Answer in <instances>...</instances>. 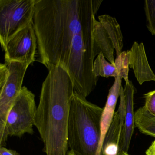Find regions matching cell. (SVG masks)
<instances>
[{
	"label": "cell",
	"instance_id": "1",
	"mask_svg": "<svg viewBox=\"0 0 155 155\" xmlns=\"http://www.w3.org/2000/svg\"><path fill=\"white\" fill-rule=\"evenodd\" d=\"M102 0H36L33 24L36 61L48 70L62 67L74 91L87 98L95 89L94 25Z\"/></svg>",
	"mask_w": 155,
	"mask_h": 155
},
{
	"label": "cell",
	"instance_id": "2",
	"mask_svg": "<svg viewBox=\"0 0 155 155\" xmlns=\"http://www.w3.org/2000/svg\"><path fill=\"white\" fill-rule=\"evenodd\" d=\"M48 71L41 86L35 127L46 155H67L68 121L74 86L62 67H53Z\"/></svg>",
	"mask_w": 155,
	"mask_h": 155
},
{
	"label": "cell",
	"instance_id": "3",
	"mask_svg": "<svg viewBox=\"0 0 155 155\" xmlns=\"http://www.w3.org/2000/svg\"><path fill=\"white\" fill-rule=\"evenodd\" d=\"M103 108L74 92L68 125V148L76 155H97Z\"/></svg>",
	"mask_w": 155,
	"mask_h": 155
},
{
	"label": "cell",
	"instance_id": "4",
	"mask_svg": "<svg viewBox=\"0 0 155 155\" xmlns=\"http://www.w3.org/2000/svg\"><path fill=\"white\" fill-rule=\"evenodd\" d=\"M27 63L11 61L0 65V147H5L7 117L20 93L26 71Z\"/></svg>",
	"mask_w": 155,
	"mask_h": 155
},
{
	"label": "cell",
	"instance_id": "5",
	"mask_svg": "<svg viewBox=\"0 0 155 155\" xmlns=\"http://www.w3.org/2000/svg\"><path fill=\"white\" fill-rule=\"evenodd\" d=\"M36 0H0V42L2 49L15 34L33 21Z\"/></svg>",
	"mask_w": 155,
	"mask_h": 155
},
{
	"label": "cell",
	"instance_id": "6",
	"mask_svg": "<svg viewBox=\"0 0 155 155\" xmlns=\"http://www.w3.org/2000/svg\"><path fill=\"white\" fill-rule=\"evenodd\" d=\"M35 96L27 87H23L10 110L6 121L5 142L9 136L21 137L24 134H33L37 107Z\"/></svg>",
	"mask_w": 155,
	"mask_h": 155
},
{
	"label": "cell",
	"instance_id": "7",
	"mask_svg": "<svg viewBox=\"0 0 155 155\" xmlns=\"http://www.w3.org/2000/svg\"><path fill=\"white\" fill-rule=\"evenodd\" d=\"M37 37L32 22L8 41L3 50L5 62L17 61L30 65L36 61Z\"/></svg>",
	"mask_w": 155,
	"mask_h": 155
},
{
	"label": "cell",
	"instance_id": "8",
	"mask_svg": "<svg viewBox=\"0 0 155 155\" xmlns=\"http://www.w3.org/2000/svg\"><path fill=\"white\" fill-rule=\"evenodd\" d=\"M121 87L118 109L115 112L112 122L107 132L101 150L100 155H118L119 144L124 124L125 101Z\"/></svg>",
	"mask_w": 155,
	"mask_h": 155
},
{
	"label": "cell",
	"instance_id": "9",
	"mask_svg": "<svg viewBox=\"0 0 155 155\" xmlns=\"http://www.w3.org/2000/svg\"><path fill=\"white\" fill-rule=\"evenodd\" d=\"M134 86L131 81L126 84L123 94L125 101V114L124 124L119 144V153L127 152L129 148L130 141L135 127V114H134Z\"/></svg>",
	"mask_w": 155,
	"mask_h": 155
},
{
	"label": "cell",
	"instance_id": "10",
	"mask_svg": "<svg viewBox=\"0 0 155 155\" xmlns=\"http://www.w3.org/2000/svg\"><path fill=\"white\" fill-rule=\"evenodd\" d=\"M128 51L129 67L140 85L146 81H155V75L148 61L142 43L134 42Z\"/></svg>",
	"mask_w": 155,
	"mask_h": 155
},
{
	"label": "cell",
	"instance_id": "11",
	"mask_svg": "<svg viewBox=\"0 0 155 155\" xmlns=\"http://www.w3.org/2000/svg\"><path fill=\"white\" fill-rule=\"evenodd\" d=\"M122 79L120 77L115 78V81L110 89L105 107L103 108L101 120V138L97 155H100L101 150L104 138L112 122L118 98L120 97Z\"/></svg>",
	"mask_w": 155,
	"mask_h": 155
},
{
	"label": "cell",
	"instance_id": "12",
	"mask_svg": "<svg viewBox=\"0 0 155 155\" xmlns=\"http://www.w3.org/2000/svg\"><path fill=\"white\" fill-rule=\"evenodd\" d=\"M93 38L94 51L96 57L101 52L110 63L115 65L114 58L115 48L113 43L103 25L97 20L94 25Z\"/></svg>",
	"mask_w": 155,
	"mask_h": 155
},
{
	"label": "cell",
	"instance_id": "13",
	"mask_svg": "<svg viewBox=\"0 0 155 155\" xmlns=\"http://www.w3.org/2000/svg\"><path fill=\"white\" fill-rule=\"evenodd\" d=\"M98 19L113 43L117 57L119 56L122 52L123 45V36L119 24L115 18L109 15H101Z\"/></svg>",
	"mask_w": 155,
	"mask_h": 155
},
{
	"label": "cell",
	"instance_id": "14",
	"mask_svg": "<svg viewBox=\"0 0 155 155\" xmlns=\"http://www.w3.org/2000/svg\"><path fill=\"white\" fill-rule=\"evenodd\" d=\"M135 125L142 133L155 137V117L144 106L135 112Z\"/></svg>",
	"mask_w": 155,
	"mask_h": 155
},
{
	"label": "cell",
	"instance_id": "15",
	"mask_svg": "<svg viewBox=\"0 0 155 155\" xmlns=\"http://www.w3.org/2000/svg\"><path fill=\"white\" fill-rule=\"evenodd\" d=\"M93 72L96 78H108L119 77L118 72L115 65L107 62L102 53L97 56L93 63Z\"/></svg>",
	"mask_w": 155,
	"mask_h": 155
},
{
	"label": "cell",
	"instance_id": "16",
	"mask_svg": "<svg viewBox=\"0 0 155 155\" xmlns=\"http://www.w3.org/2000/svg\"><path fill=\"white\" fill-rule=\"evenodd\" d=\"M115 65L118 72L119 77L124 79L126 84L129 82L128 74L129 71V61L128 51H124L119 56H117L115 60Z\"/></svg>",
	"mask_w": 155,
	"mask_h": 155
},
{
	"label": "cell",
	"instance_id": "17",
	"mask_svg": "<svg viewBox=\"0 0 155 155\" xmlns=\"http://www.w3.org/2000/svg\"><path fill=\"white\" fill-rule=\"evenodd\" d=\"M144 10L147 28L152 35H155V0L145 1Z\"/></svg>",
	"mask_w": 155,
	"mask_h": 155
},
{
	"label": "cell",
	"instance_id": "18",
	"mask_svg": "<svg viewBox=\"0 0 155 155\" xmlns=\"http://www.w3.org/2000/svg\"><path fill=\"white\" fill-rule=\"evenodd\" d=\"M145 104L144 107L150 114L155 117V90L144 95Z\"/></svg>",
	"mask_w": 155,
	"mask_h": 155
},
{
	"label": "cell",
	"instance_id": "19",
	"mask_svg": "<svg viewBox=\"0 0 155 155\" xmlns=\"http://www.w3.org/2000/svg\"><path fill=\"white\" fill-rule=\"evenodd\" d=\"M0 155H19L15 150L6 148L5 147H0Z\"/></svg>",
	"mask_w": 155,
	"mask_h": 155
},
{
	"label": "cell",
	"instance_id": "20",
	"mask_svg": "<svg viewBox=\"0 0 155 155\" xmlns=\"http://www.w3.org/2000/svg\"><path fill=\"white\" fill-rule=\"evenodd\" d=\"M146 155H155V140L147 150Z\"/></svg>",
	"mask_w": 155,
	"mask_h": 155
},
{
	"label": "cell",
	"instance_id": "21",
	"mask_svg": "<svg viewBox=\"0 0 155 155\" xmlns=\"http://www.w3.org/2000/svg\"><path fill=\"white\" fill-rule=\"evenodd\" d=\"M67 155H76L75 154V153L73 152V151H71V150H69L68 151V153H67Z\"/></svg>",
	"mask_w": 155,
	"mask_h": 155
},
{
	"label": "cell",
	"instance_id": "22",
	"mask_svg": "<svg viewBox=\"0 0 155 155\" xmlns=\"http://www.w3.org/2000/svg\"><path fill=\"white\" fill-rule=\"evenodd\" d=\"M118 155H130L127 152H121L119 153Z\"/></svg>",
	"mask_w": 155,
	"mask_h": 155
}]
</instances>
